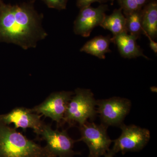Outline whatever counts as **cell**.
I'll use <instances>...</instances> for the list:
<instances>
[{"label":"cell","instance_id":"cell-1","mask_svg":"<svg viewBox=\"0 0 157 157\" xmlns=\"http://www.w3.org/2000/svg\"><path fill=\"white\" fill-rule=\"evenodd\" d=\"M33 5L32 1L12 6L0 0V42L26 50L35 48L38 41L46 38L48 34L41 26L43 15Z\"/></svg>","mask_w":157,"mask_h":157},{"label":"cell","instance_id":"cell-2","mask_svg":"<svg viewBox=\"0 0 157 157\" xmlns=\"http://www.w3.org/2000/svg\"><path fill=\"white\" fill-rule=\"evenodd\" d=\"M0 157H52L45 147L0 122Z\"/></svg>","mask_w":157,"mask_h":157},{"label":"cell","instance_id":"cell-3","mask_svg":"<svg viewBox=\"0 0 157 157\" xmlns=\"http://www.w3.org/2000/svg\"><path fill=\"white\" fill-rule=\"evenodd\" d=\"M97 101L90 89L77 88L68 103L62 125L66 123L72 127L78 123L83 124L88 119L92 121L98 114Z\"/></svg>","mask_w":157,"mask_h":157},{"label":"cell","instance_id":"cell-4","mask_svg":"<svg viewBox=\"0 0 157 157\" xmlns=\"http://www.w3.org/2000/svg\"><path fill=\"white\" fill-rule=\"evenodd\" d=\"M107 126L86 121L79 125L81 138L76 140L86 144L89 149L88 157H100L109 150L112 142L107 133Z\"/></svg>","mask_w":157,"mask_h":157},{"label":"cell","instance_id":"cell-5","mask_svg":"<svg viewBox=\"0 0 157 157\" xmlns=\"http://www.w3.org/2000/svg\"><path fill=\"white\" fill-rule=\"evenodd\" d=\"M37 137L39 140L46 141L45 147L52 157H73L79 154L73 150L76 140L69 136L67 130H54L50 124L45 123Z\"/></svg>","mask_w":157,"mask_h":157},{"label":"cell","instance_id":"cell-6","mask_svg":"<svg viewBox=\"0 0 157 157\" xmlns=\"http://www.w3.org/2000/svg\"><path fill=\"white\" fill-rule=\"evenodd\" d=\"M121 134L115 140L111 150L115 154L121 152L122 154L129 151H138L144 148L150 138V132L147 129L135 125H126L124 124L120 126Z\"/></svg>","mask_w":157,"mask_h":157},{"label":"cell","instance_id":"cell-7","mask_svg":"<svg viewBox=\"0 0 157 157\" xmlns=\"http://www.w3.org/2000/svg\"><path fill=\"white\" fill-rule=\"evenodd\" d=\"M96 106L102 124L107 127H120L130 112L132 103L126 98L113 97L98 100Z\"/></svg>","mask_w":157,"mask_h":157},{"label":"cell","instance_id":"cell-8","mask_svg":"<svg viewBox=\"0 0 157 157\" xmlns=\"http://www.w3.org/2000/svg\"><path fill=\"white\" fill-rule=\"evenodd\" d=\"M74 93L56 92L51 94L41 104L31 109L32 112L50 117L56 122L57 127L61 126L68 103Z\"/></svg>","mask_w":157,"mask_h":157},{"label":"cell","instance_id":"cell-9","mask_svg":"<svg viewBox=\"0 0 157 157\" xmlns=\"http://www.w3.org/2000/svg\"><path fill=\"white\" fill-rule=\"evenodd\" d=\"M41 116L32 112L31 109L16 107L7 114L0 115V122L8 125L13 124L14 129L21 128L25 132L27 128L33 129L37 137L45 124Z\"/></svg>","mask_w":157,"mask_h":157},{"label":"cell","instance_id":"cell-10","mask_svg":"<svg viewBox=\"0 0 157 157\" xmlns=\"http://www.w3.org/2000/svg\"><path fill=\"white\" fill-rule=\"evenodd\" d=\"M108 10V6L104 4L98 8L90 6L80 9L74 22V33L84 37L89 36L94 28L101 25Z\"/></svg>","mask_w":157,"mask_h":157},{"label":"cell","instance_id":"cell-11","mask_svg":"<svg viewBox=\"0 0 157 157\" xmlns=\"http://www.w3.org/2000/svg\"><path fill=\"white\" fill-rule=\"evenodd\" d=\"M113 42L117 46L120 53L124 58H136L142 56L149 58L144 54L143 50L137 45V38L127 33H124L112 38Z\"/></svg>","mask_w":157,"mask_h":157},{"label":"cell","instance_id":"cell-12","mask_svg":"<svg viewBox=\"0 0 157 157\" xmlns=\"http://www.w3.org/2000/svg\"><path fill=\"white\" fill-rule=\"evenodd\" d=\"M142 33L147 34L153 40L157 36V3L151 1L142 10Z\"/></svg>","mask_w":157,"mask_h":157},{"label":"cell","instance_id":"cell-13","mask_svg":"<svg viewBox=\"0 0 157 157\" xmlns=\"http://www.w3.org/2000/svg\"><path fill=\"white\" fill-rule=\"evenodd\" d=\"M111 42H113L112 39L109 35L98 36L88 41L82 47L80 51L104 59L106 58L105 54L111 52L109 48Z\"/></svg>","mask_w":157,"mask_h":157},{"label":"cell","instance_id":"cell-14","mask_svg":"<svg viewBox=\"0 0 157 157\" xmlns=\"http://www.w3.org/2000/svg\"><path fill=\"white\" fill-rule=\"evenodd\" d=\"M100 26L105 29L110 31L113 34V37L122 33H128L126 19L121 8L115 9L110 15H106Z\"/></svg>","mask_w":157,"mask_h":157},{"label":"cell","instance_id":"cell-15","mask_svg":"<svg viewBox=\"0 0 157 157\" xmlns=\"http://www.w3.org/2000/svg\"><path fill=\"white\" fill-rule=\"evenodd\" d=\"M142 10L131 12L124 15L126 19L127 32L129 34L139 39L142 33Z\"/></svg>","mask_w":157,"mask_h":157},{"label":"cell","instance_id":"cell-16","mask_svg":"<svg viewBox=\"0 0 157 157\" xmlns=\"http://www.w3.org/2000/svg\"><path fill=\"white\" fill-rule=\"evenodd\" d=\"M151 0H118L120 8L125 15L134 11L142 10Z\"/></svg>","mask_w":157,"mask_h":157},{"label":"cell","instance_id":"cell-17","mask_svg":"<svg viewBox=\"0 0 157 157\" xmlns=\"http://www.w3.org/2000/svg\"><path fill=\"white\" fill-rule=\"evenodd\" d=\"M49 8L59 10L66 9L69 0H42Z\"/></svg>","mask_w":157,"mask_h":157},{"label":"cell","instance_id":"cell-18","mask_svg":"<svg viewBox=\"0 0 157 157\" xmlns=\"http://www.w3.org/2000/svg\"><path fill=\"white\" fill-rule=\"evenodd\" d=\"M111 1L113 4L112 0H77L76 6L80 9L90 6L91 4L94 2H99L102 4Z\"/></svg>","mask_w":157,"mask_h":157},{"label":"cell","instance_id":"cell-19","mask_svg":"<svg viewBox=\"0 0 157 157\" xmlns=\"http://www.w3.org/2000/svg\"><path fill=\"white\" fill-rule=\"evenodd\" d=\"M145 36L147 37L150 42V47L151 48L154 52L155 53H157V42H155L154 40L151 39L150 37L148 35L145 34Z\"/></svg>","mask_w":157,"mask_h":157},{"label":"cell","instance_id":"cell-20","mask_svg":"<svg viewBox=\"0 0 157 157\" xmlns=\"http://www.w3.org/2000/svg\"><path fill=\"white\" fill-rule=\"evenodd\" d=\"M114 154L113 153V152L112 151L111 149H109L108 151L104 155V156H105V157H113V156H114Z\"/></svg>","mask_w":157,"mask_h":157},{"label":"cell","instance_id":"cell-21","mask_svg":"<svg viewBox=\"0 0 157 157\" xmlns=\"http://www.w3.org/2000/svg\"><path fill=\"white\" fill-rule=\"evenodd\" d=\"M113 1H114V0H112L113 3Z\"/></svg>","mask_w":157,"mask_h":157}]
</instances>
